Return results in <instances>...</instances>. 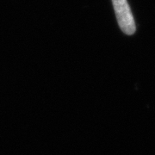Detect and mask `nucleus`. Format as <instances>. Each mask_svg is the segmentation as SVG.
Listing matches in <instances>:
<instances>
[{
	"mask_svg": "<svg viewBox=\"0 0 155 155\" xmlns=\"http://www.w3.org/2000/svg\"><path fill=\"white\" fill-rule=\"evenodd\" d=\"M115 10L116 19L122 31L127 35H132L136 30L132 11L127 0H111Z\"/></svg>",
	"mask_w": 155,
	"mask_h": 155,
	"instance_id": "1",
	"label": "nucleus"
}]
</instances>
